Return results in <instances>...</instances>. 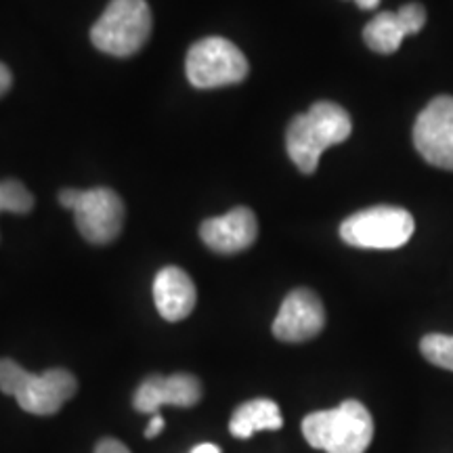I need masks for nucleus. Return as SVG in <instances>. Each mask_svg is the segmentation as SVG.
Returning a JSON list of instances; mask_svg holds the SVG:
<instances>
[{
    "mask_svg": "<svg viewBox=\"0 0 453 453\" xmlns=\"http://www.w3.org/2000/svg\"><path fill=\"white\" fill-rule=\"evenodd\" d=\"M353 133L349 111L334 101H317L307 113L292 118L286 130V150L303 174H313L327 147L342 143Z\"/></svg>",
    "mask_w": 453,
    "mask_h": 453,
    "instance_id": "obj_1",
    "label": "nucleus"
},
{
    "mask_svg": "<svg viewBox=\"0 0 453 453\" xmlns=\"http://www.w3.org/2000/svg\"><path fill=\"white\" fill-rule=\"evenodd\" d=\"M303 434L311 447L326 453H365L373 439V418L361 401L347 399L334 410L309 413Z\"/></svg>",
    "mask_w": 453,
    "mask_h": 453,
    "instance_id": "obj_2",
    "label": "nucleus"
},
{
    "mask_svg": "<svg viewBox=\"0 0 453 453\" xmlns=\"http://www.w3.org/2000/svg\"><path fill=\"white\" fill-rule=\"evenodd\" d=\"M0 390L15 396L21 410L32 416H53L76 395L78 382L61 367L30 373L13 359H0Z\"/></svg>",
    "mask_w": 453,
    "mask_h": 453,
    "instance_id": "obj_3",
    "label": "nucleus"
},
{
    "mask_svg": "<svg viewBox=\"0 0 453 453\" xmlns=\"http://www.w3.org/2000/svg\"><path fill=\"white\" fill-rule=\"evenodd\" d=\"M154 17L145 0H111L104 15L95 21L90 41L101 53L130 57L150 41Z\"/></svg>",
    "mask_w": 453,
    "mask_h": 453,
    "instance_id": "obj_4",
    "label": "nucleus"
},
{
    "mask_svg": "<svg viewBox=\"0 0 453 453\" xmlns=\"http://www.w3.org/2000/svg\"><path fill=\"white\" fill-rule=\"evenodd\" d=\"M59 203L73 212L84 240L105 246L120 235L124 226V202L107 187L59 191Z\"/></svg>",
    "mask_w": 453,
    "mask_h": 453,
    "instance_id": "obj_5",
    "label": "nucleus"
},
{
    "mask_svg": "<svg viewBox=\"0 0 453 453\" xmlns=\"http://www.w3.org/2000/svg\"><path fill=\"white\" fill-rule=\"evenodd\" d=\"M413 231V217L399 206L365 208L340 225L342 242L364 250H395L411 240Z\"/></svg>",
    "mask_w": 453,
    "mask_h": 453,
    "instance_id": "obj_6",
    "label": "nucleus"
},
{
    "mask_svg": "<svg viewBox=\"0 0 453 453\" xmlns=\"http://www.w3.org/2000/svg\"><path fill=\"white\" fill-rule=\"evenodd\" d=\"M187 81L196 88H219L246 81L250 65L246 55L226 38L197 41L185 59Z\"/></svg>",
    "mask_w": 453,
    "mask_h": 453,
    "instance_id": "obj_7",
    "label": "nucleus"
},
{
    "mask_svg": "<svg viewBox=\"0 0 453 453\" xmlns=\"http://www.w3.org/2000/svg\"><path fill=\"white\" fill-rule=\"evenodd\" d=\"M413 147L430 166L453 170V97L439 95L413 124Z\"/></svg>",
    "mask_w": 453,
    "mask_h": 453,
    "instance_id": "obj_8",
    "label": "nucleus"
},
{
    "mask_svg": "<svg viewBox=\"0 0 453 453\" xmlns=\"http://www.w3.org/2000/svg\"><path fill=\"white\" fill-rule=\"evenodd\" d=\"M326 327V309L321 298L309 288H296L283 298L273 321V336L281 342H307Z\"/></svg>",
    "mask_w": 453,
    "mask_h": 453,
    "instance_id": "obj_9",
    "label": "nucleus"
},
{
    "mask_svg": "<svg viewBox=\"0 0 453 453\" xmlns=\"http://www.w3.org/2000/svg\"><path fill=\"white\" fill-rule=\"evenodd\" d=\"M202 399V382L191 373L150 376L134 390L133 405L141 413H157L164 405L194 407Z\"/></svg>",
    "mask_w": 453,
    "mask_h": 453,
    "instance_id": "obj_10",
    "label": "nucleus"
},
{
    "mask_svg": "<svg viewBox=\"0 0 453 453\" xmlns=\"http://www.w3.org/2000/svg\"><path fill=\"white\" fill-rule=\"evenodd\" d=\"M202 242L219 254H237L248 250L258 237V220L250 208L240 206L223 217L203 220L200 226Z\"/></svg>",
    "mask_w": 453,
    "mask_h": 453,
    "instance_id": "obj_11",
    "label": "nucleus"
},
{
    "mask_svg": "<svg viewBox=\"0 0 453 453\" xmlns=\"http://www.w3.org/2000/svg\"><path fill=\"white\" fill-rule=\"evenodd\" d=\"M154 300L164 319L183 321L196 309V283L180 267H164L154 280Z\"/></svg>",
    "mask_w": 453,
    "mask_h": 453,
    "instance_id": "obj_12",
    "label": "nucleus"
},
{
    "mask_svg": "<svg viewBox=\"0 0 453 453\" xmlns=\"http://www.w3.org/2000/svg\"><path fill=\"white\" fill-rule=\"evenodd\" d=\"M281 426L283 416L280 405L265 396L242 403L229 422V430L235 439H250L260 430H280Z\"/></svg>",
    "mask_w": 453,
    "mask_h": 453,
    "instance_id": "obj_13",
    "label": "nucleus"
},
{
    "mask_svg": "<svg viewBox=\"0 0 453 453\" xmlns=\"http://www.w3.org/2000/svg\"><path fill=\"white\" fill-rule=\"evenodd\" d=\"M410 36L396 11H382L364 27V41L373 53L390 55Z\"/></svg>",
    "mask_w": 453,
    "mask_h": 453,
    "instance_id": "obj_14",
    "label": "nucleus"
},
{
    "mask_svg": "<svg viewBox=\"0 0 453 453\" xmlns=\"http://www.w3.org/2000/svg\"><path fill=\"white\" fill-rule=\"evenodd\" d=\"M34 208V196L17 179L0 180V212L27 214Z\"/></svg>",
    "mask_w": 453,
    "mask_h": 453,
    "instance_id": "obj_15",
    "label": "nucleus"
},
{
    "mask_svg": "<svg viewBox=\"0 0 453 453\" xmlns=\"http://www.w3.org/2000/svg\"><path fill=\"white\" fill-rule=\"evenodd\" d=\"M424 359L441 370L453 372V336L449 334H426L420 342Z\"/></svg>",
    "mask_w": 453,
    "mask_h": 453,
    "instance_id": "obj_16",
    "label": "nucleus"
},
{
    "mask_svg": "<svg viewBox=\"0 0 453 453\" xmlns=\"http://www.w3.org/2000/svg\"><path fill=\"white\" fill-rule=\"evenodd\" d=\"M396 13H399L401 21H403L407 34H418L424 27V24H426V9L420 3L403 4Z\"/></svg>",
    "mask_w": 453,
    "mask_h": 453,
    "instance_id": "obj_17",
    "label": "nucleus"
},
{
    "mask_svg": "<svg viewBox=\"0 0 453 453\" xmlns=\"http://www.w3.org/2000/svg\"><path fill=\"white\" fill-rule=\"evenodd\" d=\"M95 453H130V449L118 439H104L95 447Z\"/></svg>",
    "mask_w": 453,
    "mask_h": 453,
    "instance_id": "obj_18",
    "label": "nucleus"
},
{
    "mask_svg": "<svg viewBox=\"0 0 453 453\" xmlns=\"http://www.w3.org/2000/svg\"><path fill=\"white\" fill-rule=\"evenodd\" d=\"M164 426H166V422H164V418L160 416V413H154V418L150 420V426H147L145 430V437L147 439H154L157 437V434L162 433Z\"/></svg>",
    "mask_w": 453,
    "mask_h": 453,
    "instance_id": "obj_19",
    "label": "nucleus"
},
{
    "mask_svg": "<svg viewBox=\"0 0 453 453\" xmlns=\"http://www.w3.org/2000/svg\"><path fill=\"white\" fill-rule=\"evenodd\" d=\"M11 84H13V73L0 61V97L11 88Z\"/></svg>",
    "mask_w": 453,
    "mask_h": 453,
    "instance_id": "obj_20",
    "label": "nucleus"
},
{
    "mask_svg": "<svg viewBox=\"0 0 453 453\" xmlns=\"http://www.w3.org/2000/svg\"><path fill=\"white\" fill-rule=\"evenodd\" d=\"M191 453H220V447L219 445H212V443H202L191 449Z\"/></svg>",
    "mask_w": 453,
    "mask_h": 453,
    "instance_id": "obj_21",
    "label": "nucleus"
},
{
    "mask_svg": "<svg viewBox=\"0 0 453 453\" xmlns=\"http://www.w3.org/2000/svg\"><path fill=\"white\" fill-rule=\"evenodd\" d=\"M355 3H357V7H359V9L370 11V9H376L378 4H380V0H355Z\"/></svg>",
    "mask_w": 453,
    "mask_h": 453,
    "instance_id": "obj_22",
    "label": "nucleus"
}]
</instances>
